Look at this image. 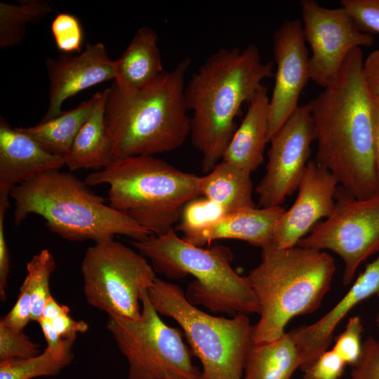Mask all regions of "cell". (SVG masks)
<instances>
[{"label": "cell", "instance_id": "1", "mask_svg": "<svg viewBox=\"0 0 379 379\" xmlns=\"http://www.w3.org/2000/svg\"><path fill=\"white\" fill-rule=\"evenodd\" d=\"M363 52L353 50L334 79L308 102L316 161L359 199L378 194L373 104L363 77Z\"/></svg>", "mask_w": 379, "mask_h": 379}, {"label": "cell", "instance_id": "31", "mask_svg": "<svg viewBox=\"0 0 379 379\" xmlns=\"http://www.w3.org/2000/svg\"><path fill=\"white\" fill-rule=\"evenodd\" d=\"M40 353L39 345L23 331L0 324V361L30 358Z\"/></svg>", "mask_w": 379, "mask_h": 379}, {"label": "cell", "instance_id": "8", "mask_svg": "<svg viewBox=\"0 0 379 379\" xmlns=\"http://www.w3.org/2000/svg\"><path fill=\"white\" fill-rule=\"evenodd\" d=\"M147 294L160 315L171 317L182 328L192 355L201 364L203 379H244L253 343L248 314L226 318L207 314L192 304L178 285L158 277Z\"/></svg>", "mask_w": 379, "mask_h": 379}, {"label": "cell", "instance_id": "2", "mask_svg": "<svg viewBox=\"0 0 379 379\" xmlns=\"http://www.w3.org/2000/svg\"><path fill=\"white\" fill-rule=\"evenodd\" d=\"M274 62H263L259 50L220 48L210 55L185 88L192 112L191 140L202 155L201 168L210 172L222 159L235 131L234 119L265 79L274 75Z\"/></svg>", "mask_w": 379, "mask_h": 379}, {"label": "cell", "instance_id": "41", "mask_svg": "<svg viewBox=\"0 0 379 379\" xmlns=\"http://www.w3.org/2000/svg\"><path fill=\"white\" fill-rule=\"evenodd\" d=\"M175 379H203L201 376V372L193 376H182Z\"/></svg>", "mask_w": 379, "mask_h": 379}, {"label": "cell", "instance_id": "13", "mask_svg": "<svg viewBox=\"0 0 379 379\" xmlns=\"http://www.w3.org/2000/svg\"><path fill=\"white\" fill-rule=\"evenodd\" d=\"M314 140L309 105H299L270 140L265 173L255 188L261 207L281 206L298 190Z\"/></svg>", "mask_w": 379, "mask_h": 379}, {"label": "cell", "instance_id": "5", "mask_svg": "<svg viewBox=\"0 0 379 379\" xmlns=\"http://www.w3.org/2000/svg\"><path fill=\"white\" fill-rule=\"evenodd\" d=\"M261 260L247 278L260 307L253 343L277 340L288 321L316 311L331 289L334 259L326 251L295 246L261 248Z\"/></svg>", "mask_w": 379, "mask_h": 379}, {"label": "cell", "instance_id": "16", "mask_svg": "<svg viewBox=\"0 0 379 379\" xmlns=\"http://www.w3.org/2000/svg\"><path fill=\"white\" fill-rule=\"evenodd\" d=\"M46 66L50 80L49 105L42 121L59 115L67 98L114 79V60L109 58L102 43L86 44L76 56L48 58Z\"/></svg>", "mask_w": 379, "mask_h": 379}, {"label": "cell", "instance_id": "29", "mask_svg": "<svg viewBox=\"0 0 379 379\" xmlns=\"http://www.w3.org/2000/svg\"><path fill=\"white\" fill-rule=\"evenodd\" d=\"M225 211L204 197L190 201L184 207L177 230L184 235L196 232L220 218Z\"/></svg>", "mask_w": 379, "mask_h": 379}, {"label": "cell", "instance_id": "30", "mask_svg": "<svg viewBox=\"0 0 379 379\" xmlns=\"http://www.w3.org/2000/svg\"><path fill=\"white\" fill-rule=\"evenodd\" d=\"M41 318L48 321L53 331L65 340H75L79 333L88 328L86 322L71 317L69 308L59 304L53 296L46 302Z\"/></svg>", "mask_w": 379, "mask_h": 379}, {"label": "cell", "instance_id": "3", "mask_svg": "<svg viewBox=\"0 0 379 379\" xmlns=\"http://www.w3.org/2000/svg\"><path fill=\"white\" fill-rule=\"evenodd\" d=\"M192 59L182 58L149 86L124 97L109 88L105 121L112 142V161L135 156H154L184 144L190 135L185 88Z\"/></svg>", "mask_w": 379, "mask_h": 379}, {"label": "cell", "instance_id": "34", "mask_svg": "<svg viewBox=\"0 0 379 379\" xmlns=\"http://www.w3.org/2000/svg\"><path fill=\"white\" fill-rule=\"evenodd\" d=\"M340 6L366 34H379V0H341Z\"/></svg>", "mask_w": 379, "mask_h": 379}, {"label": "cell", "instance_id": "24", "mask_svg": "<svg viewBox=\"0 0 379 379\" xmlns=\"http://www.w3.org/2000/svg\"><path fill=\"white\" fill-rule=\"evenodd\" d=\"M200 193L226 214L256 207L251 174L223 160L201 177Z\"/></svg>", "mask_w": 379, "mask_h": 379}, {"label": "cell", "instance_id": "35", "mask_svg": "<svg viewBox=\"0 0 379 379\" xmlns=\"http://www.w3.org/2000/svg\"><path fill=\"white\" fill-rule=\"evenodd\" d=\"M345 366L333 350H327L303 371V379H340Z\"/></svg>", "mask_w": 379, "mask_h": 379}, {"label": "cell", "instance_id": "11", "mask_svg": "<svg viewBox=\"0 0 379 379\" xmlns=\"http://www.w3.org/2000/svg\"><path fill=\"white\" fill-rule=\"evenodd\" d=\"M332 213L318 222L297 246L337 253L345 264L344 285L360 265L379 252V194L359 199L338 188Z\"/></svg>", "mask_w": 379, "mask_h": 379}, {"label": "cell", "instance_id": "20", "mask_svg": "<svg viewBox=\"0 0 379 379\" xmlns=\"http://www.w3.org/2000/svg\"><path fill=\"white\" fill-rule=\"evenodd\" d=\"M164 72L158 35L152 28L142 27L114 60V84L124 97L131 98L152 84Z\"/></svg>", "mask_w": 379, "mask_h": 379}, {"label": "cell", "instance_id": "10", "mask_svg": "<svg viewBox=\"0 0 379 379\" xmlns=\"http://www.w3.org/2000/svg\"><path fill=\"white\" fill-rule=\"evenodd\" d=\"M87 302L108 317L136 319L141 314V295L157 276L147 259L113 239L95 242L81 264Z\"/></svg>", "mask_w": 379, "mask_h": 379}, {"label": "cell", "instance_id": "17", "mask_svg": "<svg viewBox=\"0 0 379 379\" xmlns=\"http://www.w3.org/2000/svg\"><path fill=\"white\" fill-rule=\"evenodd\" d=\"M379 297V255L367 265L347 293L326 314L314 323L289 331L302 356L303 372L329 347L335 329L345 316L359 303L372 297Z\"/></svg>", "mask_w": 379, "mask_h": 379}, {"label": "cell", "instance_id": "7", "mask_svg": "<svg viewBox=\"0 0 379 379\" xmlns=\"http://www.w3.org/2000/svg\"><path fill=\"white\" fill-rule=\"evenodd\" d=\"M131 244L150 260L156 272L171 279L193 276L195 279L185 294L194 305L232 317L259 314V304L247 277L238 274L231 265L233 255L229 248L194 246L180 238L173 229L144 240H132Z\"/></svg>", "mask_w": 379, "mask_h": 379}, {"label": "cell", "instance_id": "26", "mask_svg": "<svg viewBox=\"0 0 379 379\" xmlns=\"http://www.w3.org/2000/svg\"><path fill=\"white\" fill-rule=\"evenodd\" d=\"M52 11L44 0H20L16 4L0 2V48L18 44L27 26L40 22Z\"/></svg>", "mask_w": 379, "mask_h": 379}, {"label": "cell", "instance_id": "14", "mask_svg": "<svg viewBox=\"0 0 379 379\" xmlns=\"http://www.w3.org/2000/svg\"><path fill=\"white\" fill-rule=\"evenodd\" d=\"M274 85L269 104V142L298 107L310 79V55L300 20H286L274 32Z\"/></svg>", "mask_w": 379, "mask_h": 379}, {"label": "cell", "instance_id": "38", "mask_svg": "<svg viewBox=\"0 0 379 379\" xmlns=\"http://www.w3.org/2000/svg\"><path fill=\"white\" fill-rule=\"evenodd\" d=\"M9 206V196L0 194V298L2 302L6 299L11 269L10 255L5 234V218Z\"/></svg>", "mask_w": 379, "mask_h": 379}, {"label": "cell", "instance_id": "36", "mask_svg": "<svg viewBox=\"0 0 379 379\" xmlns=\"http://www.w3.org/2000/svg\"><path fill=\"white\" fill-rule=\"evenodd\" d=\"M351 379H379V341L373 337L363 342L361 356L352 368Z\"/></svg>", "mask_w": 379, "mask_h": 379}, {"label": "cell", "instance_id": "12", "mask_svg": "<svg viewBox=\"0 0 379 379\" xmlns=\"http://www.w3.org/2000/svg\"><path fill=\"white\" fill-rule=\"evenodd\" d=\"M301 23L310 55V79L324 88L355 48L370 46L371 34L362 32L342 6L327 8L315 0H301Z\"/></svg>", "mask_w": 379, "mask_h": 379}, {"label": "cell", "instance_id": "37", "mask_svg": "<svg viewBox=\"0 0 379 379\" xmlns=\"http://www.w3.org/2000/svg\"><path fill=\"white\" fill-rule=\"evenodd\" d=\"M32 302L29 288L25 282L20 287L17 300L11 310L4 316L0 324L14 329L23 331L32 321Z\"/></svg>", "mask_w": 379, "mask_h": 379}, {"label": "cell", "instance_id": "28", "mask_svg": "<svg viewBox=\"0 0 379 379\" xmlns=\"http://www.w3.org/2000/svg\"><path fill=\"white\" fill-rule=\"evenodd\" d=\"M56 267L55 260L48 249H43L27 263L26 283L32 302V321L38 322L48 300L52 296L50 279Z\"/></svg>", "mask_w": 379, "mask_h": 379}, {"label": "cell", "instance_id": "18", "mask_svg": "<svg viewBox=\"0 0 379 379\" xmlns=\"http://www.w3.org/2000/svg\"><path fill=\"white\" fill-rule=\"evenodd\" d=\"M65 165L61 155L44 149L34 139L0 118V194Z\"/></svg>", "mask_w": 379, "mask_h": 379}, {"label": "cell", "instance_id": "40", "mask_svg": "<svg viewBox=\"0 0 379 379\" xmlns=\"http://www.w3.org/2000/svg\"><path fill=\"white\" fill-rule=\"evenodd\" d=\"M374 156L379 194V108L373 105Z\"/></svg>", "mask_w": 379, "mask_h": 379}, {"label": "cell", "instance_id": "15", "mask_svg": "<svg viewBox=\"0 0 379 379\" xmlns=\"http://www.w3.org/2000/svg\"><path fill=\"white\" fill-rule=\"evenodd\" d=\"M338 184L328 170L316 160H310L295 201L277 223L272 244L279 248L297 246L319 220L332 213Z\"/></svg>", "mask_w": 379, "mask_h": 379}, {"label": "cell", "instance_id": "39", "mask_svg": "<svg viewBox=\"0 0 379 379\" xmlns=\"http://www.w3.org/2000/svg\"><path fill=\"white\" fill-rule=\"evenodd\" d=\"M362 72L370 98L373 105L379 108V48L364 59Z\"/></svg>", "mask_w": 379, "mask_h": 379}, {"label": "cell", "instance_id": "21", "mask_svg": "<svg viewBox=\"0 0 379 379\" xmlns=\"http://www.w3.org/2000/svg\"><path fill=\"white\" fill-rule=\"evenodd\" d=\"M269 104L267 88L262 84L248 101L246 113L222 160L250 174L261 165L269 142Z\"/></svg>", "mask_w": 379, "mask_h": 379}, {"label": "cell", "instance_id": "19", "mask_svg": "<svg viewBox=\"0 0 379 379\" xmlns=\"http://www.w3.org/2000/svg\"><path fill=\"white\" fill-rule=\"evenodd\" d=\"M284 211L282 206H273L229 213L182 239L200 247L215 240L237 239L262 248L272 244L277 223Z\"/></svg>", "mask_w": 379, "mask_h": 379}, {"label": "cell", "instance_id": "33", "mask_svg": "<svg viewBox=\"0 0 379 379\" xmlns=\"http://www.w3.org/2000/svg\"><path fill=\"white\" fill-rule=\"evenodd\" d=\"M51 32L60 51L67 53L82 52L83 29L74 15L66 13L58 14L51 23Z\"/></svg>", "mask_w": 379, "mask_h": 379}, {"label": "cell", "instance_id": "9", "mask_svg": "<svg viewBox=\"0 0 379 379\" xmlns=\"http://www.w3.org/2000/svg\"><path fill=\"white\" fill-rule=\"evenodd\" d=\"M141 295L136 319L108 317L107 327L128 364V379H175L201 371L192 361L182 332L166 324L147 294Z\"/></svg>", "mask_w": 379, "mask_h": 379}, {"label": "cell", "instance_id": "42", "mask_svg": "<svg viewBox=\"0 0 379 379\" xmlns=\"http://www.w3.org/2000/svg\"><path fill=\"white\" fill-rule=\"evenodd\" d=\"M375 324H376V327H377V328L378 330V332H379V314L375 317Z\"/></svg>", "mask_w": 379, "mask_h": 379}, {"label": "cell", "instance_id": "32", "mask_svg": "<svg viewBox=\"0 0 379 379\" xmlns=\"http://www.w3.org/2000/svg\"><path fill=\"white\" fill-rule=\"evenodd\" d=\"M364 326L359 316L349 318L344 331L339 334L332 350L346 365L355 366L362 353Z\"/></svg>", "mask_w": 379, "mask_h": 379}, {"label": "cell", "instance_id": "27", "mask_svg": "<svg viewBox=\"0 0 379 379\" xmlns=\"http://www.w3.org/2000/svg\"><path fill=\"white\" fill-rule=\"evenodd\" d=\"M74 355H60L48 348L27 359L0 361V379H33L58 375L70 364Z\"/></svg>", "mask_w": 379, "mask_h": 379}, {"label": "cell", "instance_id": "23", "mask_svg": "<svg viewBox=\"0 0 379 379\" xmlns=\"http://www.w3.org/2000/svg\"><path fill=\"white\" fill-rule=\"evenodd\" d=\"M302 363L300 351L288 332L272 341L252 343L245 361L244 379H291Z\"/></svg>", "mask_w": 379, "mask_h": 379}, {"label": "cell", "instance_id": "22", "mask_svg": "<svg viewBox=\"0 0 379 379\" xmlns=\"http://www.w3.org/2000/svg\"><path fill=\"white\" fill-rule=\"evenodd\" d=\"M109 88L101 92L93 112L77 133L69 152L64 155L71 171L102 170L112 162V142L108 133L105 112Z\"/></svg>", "mask_w": 379, "mask_h": 379}, {"label": "cell", "instance_id": "6", "mask_svg": "<svg viewBox=\"0 0 379 379\" xmlns=\"http://www.w3.org/2000/svg\"><path fill=\"white\" fill-rule=\"evenodd\" d=\"M200 178L154 156H135L112 161L84 182L108 185L109 205L159 236L172 230L185 206L201 195Z\"/></svg>", "mask_w": 379, "mask_h": 379}, {"label": "cell", "instance_id": "4", "mask_svg": "<svg viewBox=\"0 0 379 379\" xmlns=\"http://www.w3.org/2000/svg\"><path fill=\"white\" fill-rule=\"evenodd\" d=\"M16 226L30 214L42 217L52 233L72 241L95 242L124 235L141 241L153 236L126 214L114 209L71 172L53 170L13 187Z\"/></svg>", "mask_w": 379, "mask_h": 379}, {"label": "cell", "instance_id": "25", "mask_svg": "<svg viewBox=\"0 0 379 379\" xmlns=\"http://www.w3.org/2000/svg\"><path fill=\"white\" fill-rule=\"evenodd\" d=\"M101 92L81 102L77 107L62 112L53 119L29 127L18 128L34 139L47 152L56 155H65L82 126L95 108Z\"/></svg>", "mask_w": 379, "mask_h": 379}]
</instances>
